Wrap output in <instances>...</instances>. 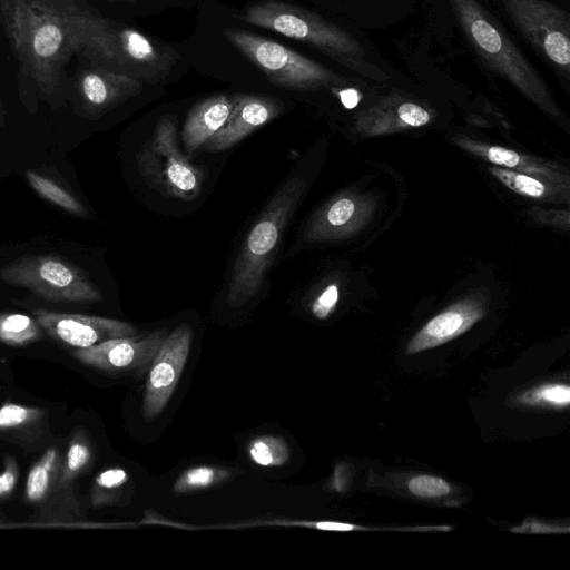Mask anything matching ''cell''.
Wrapping results in <instances>:
<instances>
[{
    "label": "cell",
    "mask_w": 570,
    "mask_h": 570,
    "mask_svg": "<svg viewBox=\"0 0 570 570\" xmlns=\"http://www.w3.org/2000/svg\"><path fill=\"white\" fill-rule=\"evenodd\" d=\"M0 20L18 59L19 79L50 98L76 53L62 0H0Z\"/></svg>",
    "instance_id": "obj_1"
},
{
    "label": "cell",
    "mask_w": 570,
    "mask_h": 570,
    "mask_svg": "<svg viewBox=\"0 0 570 570\" xmlns=\"http://www.w3.org/2000/svg\"><path fill=\"white\" fill-rule=\"evenodd\" d=\"M72 28L76 53L88 62L140 82L164 80L178 59L169 47L117 24L81 0H62Z\"/></svg>",
    "instance_id": "obj_2"
},
{
    "label": "cell",
    "mask_w": 570,
    "mask_h": 570,
    "mask_svg": "<svg viewBox=\"0 0 570 570\" xmlns=\"http://www.w3.org/2000/svg\"><path fill=\"white\" fill-rule=\"evenodd\" d=\"M305 188L306 181L301 176H288L258 215L232 271L229 305L239 307L259 292Z\"/></svg>",
    "instance_id": "obj_3"
},
{
    "label": "cell",
    "mask_w": 570,
    "mask_h": 570,
    "mask_svg": "<svg viewBox=\"0 0 570 570\" xmlns=\"http://www.w3.org/2000/svg\"><path fill=\"white\" fill-rule=\"evenodd\" d=\"M238 19L311 45L363 76L381 79L386 76L365 61L364 49L352 35L304 8L263 1L246 8Z\"/></svg>",
    "instance_id": "obj_4"
},
{
    "label": "cell",
    "mask_w": 570,
    "mask_h": 570,
    "mask_svg": "<svg viewBox=\"0 0 570 570\" xmlns=\"http://www.w3.org/2000/svg\"><path fill=\"white\" fill-rule=\"evenodd\" d=\"M450 3L483 63L537 104L551 105L544 81L497 19L476 0H450Z\"/></svg>",
    "instance_id": "obj_5"
},
{
    "label": "cell",
    "mask_w": 570,
    "mask_h": 570,
    "mask_svg": "<svg viewBox=\"0 0 570 570\" xmlns=\"http://www.w3.org/2000/svg\"><path fill=\"white\" fill-rule=\"evenodd\" d=\"M223 33L277 87L311 90L341 82L332 70L274 40L237 29H225Z\"/></svg>",
    "instance_id": "obj_6"
},
{
    "label": "cell",
    "mask_w": 570,
    "mask_h": 570,
    "mask_svg": "<svg viewBox=\"0 0 570 570\" xmlns=\"http://www.w3.org/2000/svg\"><path fill=\"white\" fill-rule=\"evenodd\" d=\"M0 279L51 301L100 302L102 295L75 264L51 255L22 256L0 268Z\"/></svg>",
    "instance_id": "obj_7"
},
{
    "label": "cell",
    "mask_w": 570,
    "mask_h": 570,
    "mask_svg": "<svg viewBox=\"0 0 570 570\" xmlns=\"http://www.w3.org/2000/svg\"><path fill=\"white\" fill-rule=\"evenodd\" d=\"M137 159L148 184L167 196L191 200L202 191L204 175L180 153L173 117L158 121Z\"/></svg>",
    "instance_id": "obj_8"
},
{
    "label": "cell",
    "mask_w": 570,
    "mask_h": 570,
    "mask_svg": "<svg viewBox=\"0 0 570 570\" xmlns=\"http://www.w3.org/2000/svg\"><path fill=\"white\" fill-rule=\"evenodd\" d=\"M523 37L562 75L569 76L570 18L548 0H502Z\"/></svg>",
    "instance_id": "obj_9"
},
{
    "label": "cell",
    "mask_w": 570,
    "mask_h": 570,
    "mask_svg": "<svg viewBox=\"0 0 570 570\" xmlns=\"http://www.w3.org/2000/svg\"><path fill=\"white\" fill-rule=\"evenodd\" d=\"M193 332L180 324L167 335L150 366L144 393L142 410L146 421L156 417L173 395L188 357Z\"/></svg>",
    "instance_id": "obj_10"
},
{
    "label": "cell",
    "mask_w": 570,
    "mask_h": 570,
    "mask_svg": "<svg viewBox=\"0 0 570 570\" xmlns=\"http://www.w3.org/2000/svg\"><path fill=\"white\" fill-rule=\"evenodd\" d=\"M168 335L166 328L144 336L120 337L78 348L73 356L83 364L110 373L135 372L144 374Z\"/></svg>",
    "instance_id": "obj_11"
},
{
    "label": "cell",
    "mask_w": 570,
    "mask_h": 570,
    "mask_svg": "<svg viewBox=\"0 0 570 570\" xmlns=\"http://www.w3.org/2000/svg\"><path fill=\"white\" fill-rule=\"evenodd\" d=\"M33 314L41 328L52 338L77 348L137 335V330L131 324L118 320L42 308L36 309Z\"/></svg>",
    "instance_id": "obj_12"
},
{
    "label": "cell",
    "mask_w": 570,
    "mask_h": 570,
    "mask_svg": "<svg viewBox=\"0 0 570 570\" xmlns=\"http://www.w3.org/2000/svg\"><path fill=\"white\" fill-rule=\"evenodd\" d=\"M233 109L224 126L202 147L206 151L225 150L243 140L255 129L282 114V101L262 95H236Z\"/></svg>",
    "instance_id": "obj_13"
},
{
    "label": "cell",
    "mask_w": 570,
    "mask_h": 570,
    "mask_svg": "<svg viewBox=\"0 0 570 570\" xmlns=\"http://www.w3.org/2000/svg\"><path fill=\"white\" fill-rule=\"evenodd\" d=\"M77 76L80 98L95 112L106 111L142 89V82L91 62Z\"/></svg>",
    "instance_id": "obj_14"
},
{
    "label": "cell",
    "mask_w": 570,
    "mask_h": 570,
    "mask_svg": "<svg viewBox=\"0 0 570 570\" xmlns=\"http://www.w3.org/2000/svg\"><path fill=\"white\" fill-rule=\"evenodd\" d=\"M483 315L471 302H462L430 320L409 342L406 354H415L440 346L465 333Z\"/></svg>",
    "instance_id": "obj_15"
},
{
    "label": "cell",
    "mask_w": 570,
    "mask_h": 570,
    "mask_svg": "<svg viewBox=\"0 0 570 570\" xmlns=\"http://www.w3.org/2000/svg\"><path fill=\"white\" fill-rule=\"evenodd\" d=\"M233 105V97L220 94L199 101L188 111L181 132L188 153L202 147L224 126Z\"/></svg>",
    "instance_id": "obj_16"
},
{
    "label": "cell",
    "mask_w": 570,
    "mask_h": 570,
    "mask_svg": "<svg viewBox=\"0 0 570 570\" xmlns=\"http://www.w3.org/2000/svg\"><path fill=\"white\" fill-rule=\"evenodd\" d=\"M26 177L32 189L42 198L76 216H88L83 204L52 179L33 170H28Z\"/></svg>",
    "instance_id": "obj_17"
},
{
    "label": "cell",
    "mask_w": 570,
    "mask_h": 570,
    "mask_svg": "<svg viewBox=\"0 0 570 570\" xmlns=\"http://www.w3.org/2000/svg\"><path fill=\"white\" fill-rule=\"evenodd\" d=\"M41 336V326L28 315L0 313V341L12 346H26Z\"/></svg>",
    "instance_id": "obj_18"
},
{
    "label": "cell",
    "mask_w": 570,
    "mask_h": 570,
    "mask_svg": "<svg viewBox=\"0 0 570 570\" xmlns=\"http://www.w3.org/2000/svg\"><path fill=\"white\" fill-rule=\"evenodd\" d=\"M58 461V452L51 448L31 468L26 483V497L29 501L38 502L46 497L57 475Z\"/></svg>",
    "instance_id": "obj_19"
},
{
    "label": "cell",
    "mask_w": 570,
    "mask_h": 570,
    "mask_svg": "<svg viewBox=\"0 0 570 570\" xmlns=\"http://www.w3.org/2000/svg\"><path fill=\"white\" fill-rule=\"evenodd\" d=\"M250 459L262 466H279L289 459V448L285 440L275 435L254 439L248 446Z\"/></svg>",
    "instance_id": "obj_20"
},
{
    "label": "cell",
    "mask_w": 570,
    "mask_h": 570,
    "mask_svg": "<svg viewBox=\"0 0 570 570\" xmlns=\"http://www.w3.org/2000/svg\"><path fill=\"white\" fill-rule=\"evenodd\" d=\"M229 475L225 469L200 465L183 472L174 484L177 493L193 492L224 481Z\"/></svg>",
    "instance_id": "obj_21"
},
{
    "label": "cell",
    "mask_w": 570,
    "mask_h": 570,
    "mask_svg": "<svg viewBox=\"0 0 570 570\" xmlns=\"http://www.w3.org/2000/svg\"><path fill=\"white\" fill-rule=\"evenodd\" d=\"M517 400L530 406L567 407L570 403V387L562 383L544 384L522 393Z\"/></svg>",
    "instance_id": "obj_22"
},
{
    "label": "cell",
    "mask_w": 570,
    "mask_h": 570,
    "mask_svg": "<svg viewBox=\"0 0 570 570\" xmlns=\"http://www.w3.org/2000/svg\"><path fill=\"white\" fill-rule=\"evenodd\" d=\"M491 171L507 187L518 194L530 197H541L546 191L544 185L530 176L497 167L491 168Z\"/></svg>",
    "instance_id": "obj_23"
},
{
    "label": "cell",
    "mask_w": 570,
    "mask_h": 570,
    "mask_svg": "<svg viewBox=\"0 0 570 570\" xmlns=\"http://www.w3.org/2000/svg\"><path fill=\"white\" fill-rule=\"evenodd\" d=\"M306 527H314L322 530H332V531H355V530H362V531H414V532H428V531H450L452 530V527L450 525H414V527H390V528H368V527H361L356 524L351 523H343V522H333V521H323V522H308L304 523Z\"/></svg>",
    "instance_id": "obj_24"
},
{
    "label": "cell",
    "mask_w": 570,
    "mask_h": 570,
    "mask_svg": "<svg viewBox=\"0 0 570 570\" xmlns=\"http://www.w3.org/2000/svg\"><path fill=\"white\" fill-rule=\"evenodd\" d=\"M41 415L39 409L4 403L0 407V431L16 429L32 423Z\"/></svg>",
    "instance_id": "obj_25"
},
{
    "label": "cell",
    "mask_w": 570,
    "mask_h": 570,
    "mask_svg": "<svg viewBox=\"0 0 570 570\" xmlns=\"http://www.w3.org/2000/svg\"><path fill=\"white\" fill-rule=\"evenodd\" d=\"M407 488L412 494L429 499L441 498L451 492V487L444 479L429 474L413 476L409 480Z\"/></svg>",
    "instance_id": "obj_26"
},
{
    "label": "cell",
    "mask_w": 570,
    "mask_h": 570,
    "mask_svg": "<svg viewBox=\"0 0 570 570\" xmlns=\"http://www.w3.org/2000/svg\"><path fill=\"white\" fill-rule=\"evenodd\" d=\"M91 451L80 439L72 441L68 448L66 462L61 474V483L75 478L90 461Z\"/></svg>",
    "instance_id": "obj_27"
},
{
    "label": "cell",
    "mask_w": 570,
    "mask_h": 570,
    "mask_svg": "<svg viewBox=\"0 0 570 570\" xmlns=\"http://www.w3.org/2000/svg\"><path fill=\"white\" fill-rule=\"evenodd\" d=\"M337 301H338V288L334 284L330 285L313 302L312 313L317 318L324 320L334 311Z\"/></svg>",
    "instance_id": "obj_28"
},
{
    "label": "cell",
    "mask_w": 570,
    "mask_h": 570,
    "mask_svg": "<svg viewBox=\"0 0 570 570\" xmlns=\"http://www.w3.org/2000/svg\"><path fill=\"white\" fill-rule=\"evenodd\" d=\"M397 115L400 119L413 127L423 126L429 122L430 115L421 106L413 102H404L399 107Z\"/></svg>",
    "instance_id": "obj_29"
},
{
    "label": "cell",
    "mask_w": 570,
    "mask_h": 570,
    "mask_svg": "<svg viewBox=\"0 0 570 570\" xmlns=\"http://www.w3.org/2000/svg\"><path fill=\"white\" fill-rule=\"evenodd\" d=\"M128 480V474L120 468H112L101 472L96 478V485L100 490L111 491L122 487Z\"/></svg>",
    "instance_id": "obj_30"
},
{
    "label": "cell",
    "mask_w": 570,
    "mask_h": 570,
    "mask_svg": "<svg viewBox=\"0 0 570 570\" xmlns=\"http://www.w3.org/2000/svg\"><path fill=\"white\" fill-rule=\"evenodd\" d=\"M19 476L17 462L13 458L7 456L4 470L0 474V499L7 498L13 491Z\"/></svg>",
    "instance_id": "obj_31"
},
{
    "label": "cell",
    "mask_w": 570,
    "mask_h": 570,
    "mask_svg": "<svg viewBox=\"0 0 570 570\" xmlns=\"http://www.w3.org/2000/svg\"><path fill=\"white\" fill-rule=\"evenodd\" d=\"M487 157L491 163L507 167H515L520 163L519 154L502 147H491Z\"/></svg>",
    "instance_id": "obj_32"
},
{
    "label": "cell",
    "mask_w": 570,
    "mask_h": 570,
    "mask_svg": "<svg viewBox=\"0 0 570 570\" xmlns=\"http://www.w3.org/2000/svg\"><path fill=\"white\" fill-rule=\"evenodd\" d=\"M342 104L345 108L352 109L357 106L360 101V94L353 88H347L338 92Z\"/></svg>",
    "instance_id": "obj_33"
},
{
    "label": "cell",
    "mask_w": 570,
    "mask_h": 570,
    "mask_svg": "<svg viewBox=\"0 0 570 570\" xmlns=\"http://www.w3.org/2000/svg\"><path fill=\"white\" fill-rule=\"evenodd\" d=\"M110 2H135L136 0H107Z\"/></svg>",
    "instance_id": "obj_34"
}]
</instances>
